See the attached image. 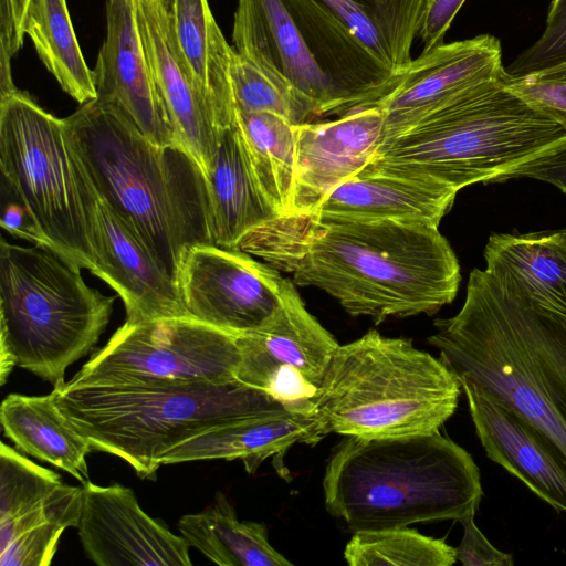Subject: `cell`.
Segmentation results:
<instances>
[{"mask_svg": "<svg viewBox=\"0 0 566 566\" xmlns=\"http://www.w3.org/2000/svg\"><path fill=\"white\" fill-rule=\"evenodd\" d=\"M239 250L375 324L432 315L454 300L461 282L451 245L438 227L424 223L287 214L251 231Z\"/></svg>", "mask_w": 566, "mask_h": 566, "instance_id": "1", "label": "cell"}, {"mask_svg": "<svg viewBox=\"0 0 566 566\" xmlns=\"http://www.w3.org/2000/svg\"><path fill=\"white\" fill-rule=\"evenodd\" d=\"M434 327L428 343L461 386L517 415L566 465V326L473 269L461 310Z\"/></svg>", "mask_w": 566, "mask_h": 566, "instance_id": "2", "label": "cell"}, {"mask_svg": "<svg viewBox=\"0 0 566 566\" xmlns=\"http://www.w3.org/2000/svg\"><path fill=\"white\" fill-rule=\"evenodd\" d=\"M63 123L66 142L98 195L135 227L177 282L187 252L213 244L207 179L199 164L180 145L153 143L97 97Z\"/></svg>", "mask_w": 566, "mask_h": 566, "instance_id": "3", "label": "cell"}, {"mask_svg": "<svg viewBox=\"0 0 566 566\" xmlns=\"http://www.w3.org/2000/svg\"><path fill=\"white\" fill-rule=\"evenodd\" d=\"M323 491L327 512L352 533L459 521L483 496L471 454L439 431L347 436L326 464Z\"/></svg>", "mask_w": 566, "mask_h": 566, "instance_id": "4", "label": "cell"}, {"mask_svg": "<svg viewBox=\"0 0 566 566\" xmlns=\"http://www.w3.org/2000/svg\"><path fill=\"white\" fill-rule=\"evenodd\" d=\"M52 394L92 450L119 457L140 479H155L161 455L202 431L286 408L239 380L64 382Z\"/></svg>", "mask_w": 566, "mask_h": 566, "instance_id": "5", "label": "cell"}, {"mask_svg": "<svg viewBox=\"0 0 566 566\" xmlns=\"http://www.w3.org/2000/svg\"><path fill=\"white\" fill-rule=\"evenodd\" d=\"M507 76L474 87L385 140L368 164L459 192L505 181L514 169L565 144L564 128L510 91Z\"/></svg>", "mask_w": 566, "mask_h": 566, "instance_id": "6", "label": "cell"}, {"mask_svg": "<svg viewBox=\"0 0 566 566\" xmlns=\"http://www.w3.org/2000/svg\"><path fill=\"white\" fill-rule=\"evenodd\" d=\"M81 266L46 244L0 243V384L14 366L53 387L108 325L114 296L90 287Z\"/></svg>", "mask_w": 566, "mask_h": 566, "instance_id": "7", "label": "cell"}, {"mask_svg": "<svg viewBox=\"0 0 566 566\" xmlns=\"http://www.w3.org/2000/svg\"><path fill=\"white\" fill-rule=\"evenodd\" d=\"M458 377L409 339L370 329L338 345L321 382L315 408L329 433L391 438L439 431L454 413Z\"/></svg>", "mask_w": 566, "mask_h": 566, "instance_id": "8", "label": "cell"}, {"mask_svg": "<svg viewBox=\"0 0 566 566\" xmlns=\"http://www.w3.org/2000/svg\"><path fill=\"white\" fill-rule=\"evenodd\" d=\"M0 168L50 244L94 273L93 240L63 118L18 88L0 96Z\"/></svg>", "mask_w": 566, "mask_h": 566, "instance_id": "9", "label": "cell"}, {"mask_svg": "<svg viewBox=\"0 0 566 566\" xmlns=\"http://www.w3.org/2000/svg\"><path fill=\"white\" fill-rule=\"evenodd\" d=\"M240 359L237 335L193 318L126 321L69 382H228L238 380Z\"/></svg>", "mask_w": 566, "mask_h": 566, "instance_id": "10", "label": "cell"}, {"mask_svg": "<svg viewBox=\"0 0 566 566\" xmlns=\"http://www.w3.org/2000/svg\"><path fill=\"white\" fill-rule=\"evenodd\" d=\"M237 379L263 390L286 408L313 412L338 343L306 310L295 286L260 328L237 335Z\"/></svg>", "mask_w": 566, "mask_h": 566, "instance_id": "11", "label": "cell"}, {"mask_svg": "<svg viewBox=\"0 0 566 566\" xmlns=\"http://www.w3.org/2000/svg\"><path fill=\"white\" fill-rule=\"evenodd\" d=\"M177 283L189 317L233 335L263 326L295 286L251 254L214 244L187 252Z\"/></svg>", "mask_w": 566, "mask_h": 566, "instance_id": "12", "label": "cell"}, {"mask_svg": "<svg viewBox=\"0 0 566 566\" xmlns=\"http://www.w3.org/2000/svg\"><path fill=\"white\" fill-rule=\"evenodd\" d=\"M71 154L96 258L93 274L123 300L126 321L189 317L177 282L135 227L98 195L77 157Z\"/></svg>", "mask_w": 566, "mask_h": 566, "instance_id": "13", "label": "cell"}, {"mask_svg": "<svg viewBox=\"0 0 566 566\" xmlns=\"http://www.w3.org/2000/svg\"><path fill=\"white\" fill-rule=\"evenodd\" d=\"M507 75L501 43L490 34L443 42L422 51L376 104L385 117L382 143L411 129L474 87Z\"/></svg>", "mask_w": 566, "mask_h": 566, "instance_id": "14", "label": "cell"}, {"mask_svg": "<svg viewBox=\"0 0 566 566\" xmlns=\"http://www.w3.org/2000/svg\"><path fill=\"white\" fill-rule=\"evenodd\" d=\"M78 537L98 566H191L190 546L147 515L134 491L118 483L85 482Z\"/></svg>", "mask_w": 566, "mask_h": 566, "instance_id": "15", "label": "cell"}, {"mask_svg": "<svg viewBox=\"0 0 566 566\" xmlns=\"http://www.w3.org/2000/svg\"><path fill=\"white\" fill-rule=\"evenodd\" d=\"M232 42L238 54L306 99L316 118L343 116L332 82L283 0H238Z\"/></svg>", "mask_w": 566, "mask_h": 566, "instance_id": "16", "label": "cell"}, {"mask_svg": "<svg viewBox=\"0 0 566 566\" xmlns=\"http://www.w3.org/2000/svg\"><path fill=\"white\" fill-rule=\"evenodd\" d=\"M92 74L97 98L119 109L149 140L180 145L150 70L135 0L106 1V36Z\"/></svg>", "mask_w": 566, "mask_h": 566, "instance_id": "17", "label": "cell"}, {"mask_svg": "<svg viewBox=\"0 0 566 566\" xmlns=\"http://www.w3.org/2000/svg\"><path fill=\"white\" fill-rule=\"evenodd\" d=\"M295 186L291 214L306 213L339 184L359 172L384 140L377 105L337 119L294 126Z\"/></svg>", "mask_w": 566, "mask_h": 566, "instance_id": "18", "label": "cell"}, {"mask_svg": "<svg viewBox=\"0 0 566 566\" xmlns=\"http://www.w3.org/2000/svg\"><path fill=\"white\" fill-rule=\"evenodd\" d=\"M458 191L367 164L327 193L306 214L356 221L396 220L439 227Z\"/></svg>", "mask_w": 566, "mask_h": 566, "instance_id": "19", "label": "cell"}, {"mask_svg": "<svg viewBox=\"0 0 566 566\" xmlns=\"http://www.w3.org/2000/svg\"><path fill=\"white\" fill-rule=\"evenodd\" d=\"M461 387L486 457L566 513V465L555 451L517 415L470 386Z\"/></svg>", "mask_w": 566, "mask_h": 566, "instance_id": "20", "label": "cell"}, {"mask_svg": "<svg viewBox=\"0 0 566 566\" xmlns=\"http://www.w3.org/2000/svg\"><path fill=\"white\" fill-rule=\"evenodd\" d=\"M166 27L177 61L217 126L238 119L231 82L234 49L221 32L208 0H164Z\"/></svg>", "mask_w": 566, "mask_h": 566, "instance_id": "21", "label": "cell"}, {"mask_svg": "<svg viewBox=\"0 0 566 566\" xmlns=\"http://www.w3.org/2000/svg\"><path fill=\"white\" fill-rule=\"evenodd\" d=\"M329 431L317 411L280 409L239 419L189 438L161 455L163 464L199 460H235L253 473L270 457H282L292 446H314Z\"/></svg>", "mask_w": 566, "mask_h": 566, "instance_id": "22", "label": "cell"}, {"mask_svg": "<svg viewBox=\"0 0 566 566\" xmlns=\"http://www.w3.org/2000/svg\"><path fill=\"white\" fill-rule=\"evenodd\" d=\"M135 4L150 70L178 142L207 176L224 132L217 126L177 61L167 33L163 0H135Z\"/></svg>", "mask_w": 566, "mask_h": 566, "instance_id": "23", "label": "cell"}, {"mask_svg": "<svg viewBox=\"0 0 566 566\" xmlns=\"http://www.w3.org/2000/svg\"><path fill=\"white\" fill-rule=\"evenodd\" d=\"M483 256L485 270L566 326V230L495 233Z\"/></svg>", "mask_w": 566, "mask_h": 566, "instance_id": "24", "label": "cell"}, {"mask_svg": "<svg viewBox=\"0 0 566 566\" xmlns=\"http://www.w3.org/2000/svg\"><path fill=\"white\" fill-rule=\"evenodd\" d=\"M82 500L83 485L63 483L54 471L0 443V551L43 524L77 527Z\"/></svg>", "mask_w": 566, "mask_h": 566, "instance_id": "25", "label": "cell"}, {"mask_svg": "<svg viewBox=\"0 0 566 566\" xmlns=\"http://www.w3.org/2000/svg\"><path fill=\"white\" fill-rule=\"evenodd\" d=\"M206 179L214 245L239 249L245 235L279 217L256 179L238 119L224 132Z\"/></svg>", "mask_w": 566, "mask_h": 566, "instance_id": "26", "label": "cell"}, {"mask_svg": "<svg viewBox=\"0 0 566 566\" xmlns=\"http://www.w3.org/2000/svg\"><path fill=\"white\" fill-rule=\"evenodd\" d=\"M0 421L18 449L66 471L82 484L88 481L91 444L62 412L52 392L8 395L1 402Z\"/></svg>", "mask_w": 566, "mask_h": 566, "instance_id": "27", "label": "cell"}, {"mask_svg": "<svg viewBox=\"0 0 566 566\" xmlns=\"http://www.w3.org/2000/svg\"><path fill=\"white\" fill-rule=\"evenodd\" d=\"M342 22L387 71L400 77L412 62L424 0H315Z\"/></svg>", "mask_w": 566, "mask_h": 566, "instance_id": "28", "label": "cell"}, {"mask_svg": "<svg viewBox=\"0 0 566 566\" xmlns=\"http://www.w3.org/2000/svg\"><path fill=\"white\" fill-rule=\"evenodd\" d=\"M178 528L190 547L221 566L293 565L270 544L266 526L239 521L222 493L201 512L181 516Z\"/></svg>", "mask_w": 566, "mask_h": 566, "instance_id": "29", "label": "cell"}, {"mask_svg": "<svg viewBox=\"0 0 566 566\" xmlns=\"http://www.w3.org/2000/svg\"><path fill=\"white\" fill-rule=\"evenodd\" d=\"M24 34L61 88L81 105L97 97L66 0H29Z\"/></svg>", "mask_w": 566, "mask_h": 566, "instance_id": "30", "label": "cell"}, {"mask_svg": "<svg viewBox=\"0 0 566 566\" xmlns=\"http://www.w3.org/2000/svg\"><path fill=\"white\" fill-rule=\"evenodd\" d=\"M237 116L263 193L279 217L291 214L295 186V125L269 112L237 109Z\"/></svg>", "mask_w": 566, "mask_h": 566, "instance_id": "31", "label": "cell"}, {"mask_svg": "<svg viewBox=\"0 0 566 566\" xmlns=\"http://www.w3.org/2000/svg\"><path fill=\"white\" fill-rule=\"evenodd\" d=\"M350 566H451L455 548L406 527L353 533L344 549Z\"/></svg>", "mask_w": 566, "mask_h": 566, "instance_id": "32", "label": "cell"}, {"mask_svg": "<svg viewBox=\"0 0 566 566\" xmlns=\"http://www.w3.org/2000/svg\"><path fill=\"white\" fill-rule=\"evenodd\" d=\"M231 82L237 109L240 112L274 113L294 125L316 118L312 106L298 93L235 51L231 63Z\"/></svg>", "mask_w": 566, "mask_h": 566, "instance_id": "33", "label": "cell"}, {"mask_svg": "<svg viewBox=\"0 0 566 566\" xmlns=\"http://www.w3.org/2000/svg\"><path fill=\"white\" fill-rule=\"evenodd\" d=\"M505 85L566 132V62L530 74H509Z\"/></svg>", "mask_w": 566, "mask_h": 566, "instance_id": "34", "label": "cell"}, {"mask_svg": "<svg viewBox=\"0 0 566 566\" xmlns=\"http://www.w3.org/2000/svg\"><path fill=\"white\" fill-rule=\"evenodd\" d=\"M564 62H566V0H552L542 35L505 70L511 76H518Z\"/></svg>", "mask_w": 566, "mask_h": 566, "instance_id": "35", "label": "cell"}, {"mask_svg": "<svg viewBox=\"0 0 566 566\" xmlns=\"http://www.w3.org/2000/svg\"><path fill=\"white\" fill-rule=\"evenodd\" d=\"M66 528L62 523H48L22 533L0 551V566L51 565Z\"/></svg>", "mask_w": 566, "mask_h": 566, "instance_id": "36", "label": "cell"}, {"mask_svg": "<svg viewBox=\"0 0 566 566\" xmlns=\"http://www.w3.org/2000/svg\"><path fill=\"white\" fill-rule=\"evenodd\" d=\"M0 189L1 228L12 237L33 244L51 245L23 198L3 176H1Z\"/></svg>", "mask_w": 566, "mask_h": 566, "instance_id": "37", "label": "cell"}, {"mask_svg": "<svg viewBox=\"0 0 566 566\" xmlns=\"http://www.w3.org/2000/svg\"><path fill=\"white\" fill-rule=\"evenodd\" d=\"M470 514L459 522L463 526V537L455 548L457 562L463 566H512L514 558L511 554L495 548L482 534Z\"/></svg>", "mask_w": 566, "mask_h": 566, "instance_id": "38", "label": "cell"}, {"mask_svg": "<svg viewBox=\"0 0 566 566\" xmlns=\"http://www.w3.org/2000/svg\"><path fill=\"white\" fill-rule=\"evenodd\" d=\"M465 0H429L423 10L418 36L423 45L422 51L443 43L457 13Z\"/></svg>", "mask_w": 566, "mask_h": 566, "instance_id": "39", "label": "cell"}, {"mask_svg": "<svg viewBox=\"0 0 566 566\" xmlns=\"http://www.w3.org/2000/svg\"><path fill=\"white\" fill-rule=\"evenodd\" d=\"M532 178L566 193V143L514 169L505 179Z\"/></svg>", "mask_w": 566, "mask_h": 566, "instance_id": "40", "label": "cell"}, {"mask_svg": "<svg viewBox=\"0 0 566 566\" xmlns=\"http://www.w3.org/2000/svg\"><path fill=\"white\" fill-rule=\"evenodd\" d=\"M29 0H0V56L10 59L24 42V19Z\"/></svg>", "mask_w": 566, "mask_h": 566, "instance_id": "41", "label": "cell"}, {"mask_svg": "<svg viewBox=\"0 0 566 566\" xmlns=\"http://www.w3.org/2000/svg\"><path fill=\"white\" fill-rule=\"evenodd\" d=\"M428 1H429V0H424V6H426V3H427Z\"/></svg>", "mask_w": 566, "mask_h": 566, "instance_id": "42", "label": "cell"}, {"mask_svg": "<svg viewBox=\"0 0 566 566\" xmlns=\"http://www.w3.org/2000/svg\"><path fill=\"white\" fill-rule=\"evenodd\" d=\"M164 1V0H163Z\"/></svg>", "mask_w": 566, "mask_h": 566, "instance_id": "43", "label": "cell"}]
</instances>
